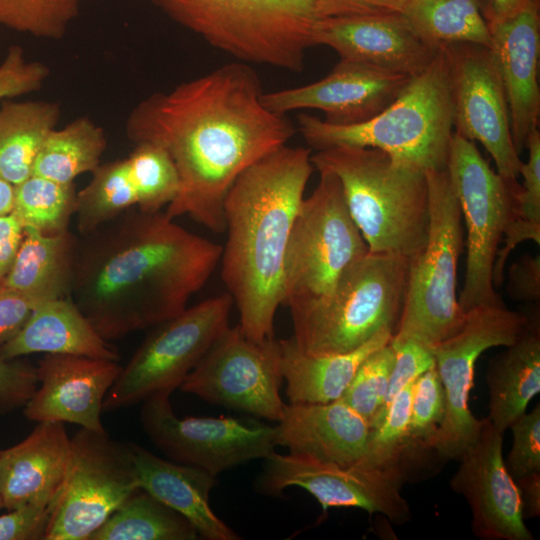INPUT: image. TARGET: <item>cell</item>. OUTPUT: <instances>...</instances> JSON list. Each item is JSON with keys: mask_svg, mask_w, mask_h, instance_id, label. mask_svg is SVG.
<instances>
[{"mask_svg": "<svg viewBox=\"0 0 540 540\" xmlns=\"http://www.w3.org/2000/svg\"><path fill=\"white\" fill-rule=\"evenodd\" d=\"M318 172L335 175L369 252L415 257L429 228L426 171L367 147L335 146L311 155Z\"/></svg>", "mask_w": 540, "mask_h": 540, "instance_id": "obj_4", "label": "cell"}, {"mask_svg": "<svg viewBox=\"0 0 540 540\" xmlns=\"http://www.w3.org/2000/svg\"><path fill=\"white\" fill-rule=\"evenodd\" d=\"M71 438L62 422H39L20 443L0 450V496L6 511L53 507L64 486Z\"/></svg>", "mask_w": 540, "mask_h": 540, "instance_id": "obj_23", "label": "cell"}, {"mask_svg": "<svg viewBox=\"0 0 540 540\" xmlns=\"http://www.w3.org/2000/svg\"><path fill=\"white\" fill-rule=\"evenodd\" d=\"M52 508L24 505L0 515V540H45Z\"/></svg>", "mask_w": 540, "mask_h": 540, "instance_id": "obj_45", "label": "cell"}, {"mask_svg": "<svg viewBox=\"0 0 540 540\" xmlns=\"http://www.w3.org/2000/svg\"><path fill=\"white\" fill-rule=\"evenodd\" d=\"M503 434L488 417L482 419L475 440L459 457L450 480L451 489L462 495L471 511V528L483 540H533L524 522L515 480L502 454Z\"/></svg>", "mask_w": 540, "mask_h": 540, "instance_id": "obj_18", "label": "cell"}, {"mask_svg": "<svg viewBox=\"0 0 540 540\" xmlns=\"http://www.w3.org/2000/svg\"><path fill=\"white\" fill-rule=\"evenodd\" d=\"M426 178L427 241L409 260L404 304L393 336L433 346L456 333L465 319L456 293L464 240L461 209L447 169L426 170Z\"/></svg>", "mask_w": 540, "mask_h": 540, "instance_id": "obj_8", "label": "cell"}, {"mask_svg": "<svg viewBox=\"0 0 540 540\" xmlns=\"http://www.w3.org/2000/svg\"><path fill=\"white\" fill-rule=\"evenodd\" d=\"M446 50L454 133L480 142L497 173L517 179L522 160L513 144L508 103L491 49L463 43Z\"/></svg>", "mask_w": 540, "mask_h": 540, "instance_id": "obj_17", "label": "cell"}, {"mask_svg": "<svg viewBox=\"0 0 540 540\" xmlns=\"http://www.w3.org/2000/svg\"><path fill=\"white\" fill-rule=\"evenodd\" d=\"M298 130L317 151L335 146L376 148L425 171L446 168L454 133L446 47L438 49L429 65L369 120L335 125L303 113Z\"/></svg>", "mask_w": 540, "mask_h": 540, "instance_id": "obj_5", "label": "cell"}, {"mask_svg": "<svg viewBox=\"0 0 540 540\" xmlns=\"http://www.w3.org/2000/svg\"><path fill=\"white\" fill-rule=\"evenodd\" d=\"M377 2L385 10L402 13L408 0H377Z\"/></svg>", "mask_w": 540, "mask_h": 540, "instance_id": "obj_55", "label": "cell"}, {"mask_svg": "<svg viewBox=\"0 0 540 540\" xmlns=\"http://www.w3.org/2000/svg\"><path fill=\"white\" fill-rule=\"evenodd\" d=\"M3 509V505H2V500H1V496H0V510Z\"/></svg>", "mask_w": 540, "mask_h": 540, "instance_id": "obj_56", "label": "cell"}, {"mask_svg": "<svg viewBox=\"0 0 540 540\" xmlns=\"http://www.w3.org/2000/svg\"><path fill=\"white\" fill-rule=\"evenodd\" d=\"M78 237L70 230L45 235L23 228V237L2 286L22 294L37 305L70 298Z\"/></svg>", "mask_w": 540, "mask_h": 540, "instance_id": "obj_29", "label": "cell"}, {"mask_svg": "<svg viewBox=\"0 0 540 540\" xmlns=\"http://www.w3.org/2000/svg\"><path fill=\"white\" fill-rule=\"evenodd\" d=\"M74 183L62 184L39 176H30L15 185L11 214L23 228H33L45 235L69 230L77 211Z\"/></svg>", "mask_w": 540, "mask_h": 540, "instance_id": "obj_35", "label": "cell"}, {"mask_svg": "<svg viewBox=\"0 0 540 540\" xmlns=\"http://www.w3.org/2000/svg\"><path fill=\"white\" fill-rule=\"evenodd\" d=\"M414 381L391 400L380 422L370 429L365 451L357 461L365 466L398 471L406 476L408 455L418 452L409 437V419Z\"/></svg>", "mask_w": 540, "mask_h": 540, "instance_id": "obj_36", "label": "cell"}, {"mask_svg": "<svg viewBox=\"0 0 540 540\" xmlns=\"http://www.w3.org/2000/svg\"><path fill=\"white\" fill-rule=\"evenodd\" d=\"M250 64L233 61L154 92L129 113L125 131L135 145L163 148L179 189L167 217L187 215L214 233L225 232L224 201L248 167L287 145L295 134L286 115L269 110Z\"/></svg>", "mask_w": 540, "mask_h": 540, "instance_id": "obj_1", "label": "cell"}, {"mask_svg": "<svg viewBox=\"0 0 540 540\" xmlns=\"http://www.w3.org/2000/svg\"><path fill=\"white\" fill-rule=\"evenodd\" d=\"M22 237L23 227L13 214L0 216V287L12 266Z\"/></svg>", "mask_w": 540, "mask_h": 540, "instance_id": "obj_50", "label": "cell"}, {"mask_svg": "<svg viewBox=\"0 0 540 540\" xmlns=\"http://www.w3.org/2000/svg\"><path fill=\"white\" fill-rule=\"evenodd\" d=\"M61 118L59 103L13 101L0 104V177L18 185L32 176L38 153Z\"/></svg>", "mask_w": 540, "mask_h": 540, "instance_id": "obj_30", "label": "cell"}, {"mask_svg": "<svg viewBox=\"0 0 540 540\" xmlns=\"http://www.w3.org/2000/svg\"><path fill=\"white\" fill-rule=\"evenodd\" d=\"M410 76L340 58L324 78L307 85L262 94L271 111L286 115L300 109H316L325 121L352 125L377 115L398 96Z\"/></svg>", "mask_w": 540, "mask_h": 540, "instance_id": "obj_19", "label": "cell"}, {"mask_svg": "<svg viewBox=\"0 0 540 540\" xmlns=\"http://www.w3.org/2000/svg\"><path fill=\"white\" fill-rule=\"evenodd\" d=\"M445 410V391L435 364L413 383L409 437L417 451L431 449Z\"/></svg>", "mask_w": 540, "mask_h": 540, "instance_id": "obj_40", "label": "cell"}, {"mask_svg": "<svg viewBox=\"0 0 540 540\" xmlns=\"http://www.w3.org/2000/svg\"><path fill=\"white\" fill-rule=\"evenodd\" d=\"M409 260L368 252L353 261L325 294L287 304L295 346L309 355L351 352L384 328L396 332Z\"/></svg>", "mask_w": 540, "mask_h": 540, "instance_id": "obj_6", "label": "cell"}, {"mask_svg": "<svg viewBox=\"0 0 540 540\" xmlns=\"http://www.w3.org/2000/svg\"><path fill=\"white\" fill-rule=\"evenodd\" d=\"M69 354L118 361L111 348L70 298L38 304L21 331L0 347V357Z\"/></svg>", "mask_w": 540, "mask_h": 540, "instance_id": "obj_26", "label": "cell"}, {"mask_svg": "<svg viewBox=\"0 0 540 540\" xmlns=\"http://www.w3.org/2000/svg\"><path fill=\"white\" fill-rule=\"evenodd\" d=\"M122 370L118 361L44 354L36 366L38 386L23 407L31 421L62 422L105 433V396Z\"/></svg>", "mask_w": 540, "mask_h": 540, "instance_id": "obj_20", "label": "cell"}, {"mask_svg": "<svg viewBox=\"0 0 540 540\" xmlns=\"http://www.w3.org/2000/svg\"><path fill=\"white\" fill-rule=\"evenodd\" d=\"M402 14L418 37L434 50L463 43L490 48L481 0H408Z\"/></svg>", "mask_w": 540, "mask_h": 540, "instance_id": "obj_31", "label": "cell"}, {"mask_svg": "<svg viewBox=\"0 0 540 540\" xmlns=\"http://www.w3.org/2000/svg\"><path fill=\"white\" fill-rule=\"evenodd\" d=\"M321 18L385 11L377 0H311ZM388 11V10H387Z\"/></svg>", "mask_w": 540, "mask_h": 540, "instance_id": "obj_51", "label": "cell"}, {"mask_svg": "<svg viewBox=\"0 0 540 540\" xmlns=\"http://www.w3.org/2000/svg\"><path fill=\"white\" fill-rule=\"evenodd\" d=\"M526 240H531L537 245L540 244V222L532 221L523 216L514 218L506 227L501 242L503 247H499L493 265V284L498 288L504 280V266L509 254L515 247Z\"/></svg>", "mask_w": 540, "mask_h": 540, "instance_id": "obj_49", "label": "cell"}, {"mask_svg": "<svg viewBox=\"0 0 540 540\" xmlns=\"http://www.w3.org/2000/svg\"><path fill=\"white\" fill-rule=\"evenodd\" d=\"M104 130L86 116L64 127L53 129L46 137L34 163L32 175L62 184L74 183L83 173H92L106 150Z\"/></svg>", "mask_w": 540, "mask_h": 540, "instance_id": "obj_32", "label": "cell"}, {"mask_svg": "<svg viewBox=\"0 0 540 540\" xmlns=\"http://www.w3.org/2000/svg\"><path fill=\"white\" fill-rule=\"evenodd\" d=\"M313 44L335 50L340 58L414 76L437 50L425 44L400 12L380 11L318 19Z\"/></svg>", "mask_w": 540, "mask_h": 540, "instance_id": "obj_21", "label": "cell"}, {"mask_svg": "<svg viewBox=\"0 0 540 540\" xmlns=\"http://www.w3.org/2000/svg\"><path fill=\"white\" fill-rule=\"evenodd\" d=\"M79 9L80 0H0V25L36 38L59 40Z\"/></svg>", "mask_w": 540, "mask_h": 540, "instance_id": "obj_37", "label": "cell"}, {"mask_svg": "<svg viewBox=\"0 0 540 540\" xmlns=\"http://www.w3.org/2000/svg\"><path fill=\"white\" fill-rule=\"evenodd\" d=\"M531 0H481V11L487 24L510 19L519 14Z\"/></svg>", "mask_w": 540, "mask_h": 540, "instance_id": "obj_53", "label": "cell"}, {"mask_svg": "<svg viewBox=\"0 0 540 540\" xmlns=\"http://www.w3.org/2000/svg\"><path fill=\"white\" fill-rule=\"evenodd\" d=\"M527 321V313L503 302L476 306L456 333L430 346L446 396L445 416L430 446L440 457L459 459L480 431L482 419L468 404L477 359L489 348L513 344Z\"/></svg>", "mask_w": 540, "mask_h": 540, "instance_id": "obj_13", "label": "cell"}, {"mask_svg": "<svg viewBox=\"0 0 540 540\" xmlns=\"http://www.w3.org/2000/svg\"><path fill=\"white\" fill-rule=\"evenodd\" d=\"M139 487L185 517L207 540L240 537L212 510L209 502L216 475L200 468L162 459L131 443Z\"/></svg>", "mask_w": 540, "mask_h": 540, "instance_id": "obj_25", "label": "cell"}, {"mask_svg": "<svg viewBox=\"0 0 540 540\" xmlns=\"http://www.w3.org/2000/svg\"><path fill=\"white\" fill-rule=\"evenodd\" d=\"M446 169L467 230L464 283L458 297L466 313L476 306L502 302L493 284V265L506 227L521 215V185L495 172L475 142L456 133Z\"/></svg>", "mask_w": 540, "mask_h": 540, "instance_id": "obj_9", "label": "cell"}, {"mask_svg": "<svg viewBox=\"0 0 540 540\" xmlns=\"http://www.w3.org/2000/svg\"><path fill=\"white\" fill-rule=\"evenodd\" d=\"M507 293L522 302L540 300V255H522L508 270Z\"/></svg>", "mask_w": 540, "mask_h": 540, "instance_id": "obj_47", "label": "cell"}, {"mask_svg": "<svg viewBox=\"0 0 540 540\" xmlns=\"http://www.w3.org/2000/svg\"><path fill=\"white\" fill-rule=\"evenodd\" d=\"M49 74L44 63L27 61L21 46H10L0 64V100L38 91Z\"/></svg>", "mask_w": 540, "mask_h": 540, "instance_id": "obj_42", "label": "cell"}, {"mask_svg": "<svg viewBox=\"0 0 540 540\" xmlns=\"http://www.w3.org/2000/svg\"><path fill=\"white\" fill-rule=\"evenodd\" d=\"M141 426L152 444L171 461L213 475L255 459H265L277 444V425L230 417L179 418L169 393L142 402Z\"/></svg>", "mask_w": 540, "mask_h": 540, "instance_id": "obj_15", "label": "cell"}, {"mask_svg": "<svg viewBox=\"0 0 540 540\" xmlns=\"http://www.w3.org/2000/svg\"><path fill=\"white\" fill-rule=\"evenodd\" d=\"M221 253L162 210L132 208L80 235L70 299L103 339H120L183 312Z\"/></svg>", "mask_w": 540, "mask_h": 540, "instance_id": "obj_2", "label": "cell"}, {"mask_svg": "<svg viewBox=\"0 0 540 540\" xmlns=\"http://www.w3.org/2000/svg\"><path fill=\"white\" fill-rule=\"evenodd\" d=\"M36 306L28 297L0 287V347L21 331Z\"/></svg>", "mask_w": 540, "mask_h": 540, "instance_id": "obj_48", "label": "cell"}, {"mask_svg": "<svg viewBox=\"0 0 540 540\" xmlns=\"http://www.w3.org/2000/svg\"><path fill=\"white\" fill-rule=\"evenodd\" d=\"M393 330L384 328L359 348L341 354L309 355L291 338L282 339L281 371L289 403H326L341 399L362 362L388 344Z\"/></svg>", "mask_w": 540, "mask_h": 540, "instance_id": "obj_28", "label": "cell"}, {"mask_svg": "<svg viewBox=\"0 0 540 540\" xmlns=\"http://www.w3.org/2000/svg\"><path fill=\"white\" fill-rule=\"evenodd\" d=\"M38 386L36 366L0 357V414L24 407Z\"/></svg>", "mask_w": 540, "mask_h": 540, "instance_id": "obj_44", "label": "cell"}, {"mask_svg": "<svg viewBox=\"0 0 540 540\" xmlns=\"http://www.w3.org/2000/svg\"><path fill=\"white\" fill-rule=\"evenodd\" d=\"M196 528L142 488L135 490L89 540H196Z\"/></svg>", "mask_w": 540, "mask_h": 540, "instance_id": "obj_33", "label": "cell"}, {"mask_svg": "<svg viewBox=\"0 0 540 540\" xmlns=\"http://www.w3.org/2000/svg\"><path fill=\"white\" fill-rule=\"evenodd\" d=\"M487 26L490 49L508 103L513 144L520 155L529 135L538 128L540 118L539 0H531L512 18Z\"/></svg>", "mask_w": 540, "mask_h": 540, "instance_id": "obj_22", "label": "cell"}, {"mask_svg": "<svg viewBox=\"0 0 540 540\" xmlns=\"http://www.w3.org/2000/svg\"><path fill=\"white\" fill-rule=\"evenodd\" d=\"M143 194L128 157L100 164L77 192V229L86 234L132 208L141 209Z\"/></svg>", "mask_w": 540, "mask_h": 540, "instance_id": "obj_34", "label": "cell"}, {"mask_svg": "<svg viewBox=\"0 0 540 540\" xmlns=\"http://www.w3.org/2000/svg\"><path fill=\"white\" fill-rule=\"evenodd\" d=\"M394 362L390 373L384 413L393 397L407 384L435 365L430 346L414 338L392 337Z\"/></svg>", "mask_w": 540, "mask_h": 540, "instance_id": "obj_43", "label": "cell"}, {"mask_svg": "<svg viewBox=\"0 0 540 540\" xmlns=\"http://www.w3.org/2000/svg\"><path fill=\"white\" fill-rule=\"evenodd\" d=\"M235 61L301 72L319 17L311 0H151Z\"/></svg>", "mask_w": 540, "mask_h": 540, "instance_id": "obj_7", "label": "cell"}, {"mask_svg": "<svg viewBox=\"0 0 540 540\" xmlns=\"http://www.w3.org/2000/svg\"><path fill=\"white\" fill-rule=\"evenodd\" d=\"M226 292L187 307L154 326L107 392L103 411L142 403L157 393L176 388L229 327L233 306Z\"/></svg>", "mask_w": 540, "mask_h": 540, "instance_id": "obj_11", "label": "cell"}, {"mask_svg": "<svg viewBox=\"0 0 540 540\" xmlns=\"http://www.w3.org/2000/svg\"><path fill=\"white\" fill-rule=\"evenodd\" d=\"M513 444L507 455L506 468L513 479L540 472V405L516 419L509 427Z\"/></svg>", "mask_w": 540, "mask_h": 540, "instance_id": "obj_41", "label": "cell"}, {"mask_svg": "<svg viewBox=\"0 0 540 540\" xmlns=\"http://www.w3.org/2000/svg\"><path fill=\"white\" fill-rule=\"evenodd\" d=\"M395 352L391 341L360 365L342 400L362 416L370 429L383 417Z\"/></svg>", "mask_w": 540, "mask_h": 540, "instance_id": "obj_38", "label": "cell"}, {"mask_svg": "<svg viewBox=\"0 0 540 540\" xmlns=\"http://www.w3.org/2000/svg\"><path fill=\"white\" fill-rule=\"evenodd\" d=\"M514 480L519 490L524 519L538 517L540 515V472L527 474Z\"/></svg>", "mask_w": 540, "mask_h": 540, "instance_id": "obj_52", "label": "cell"}, {"mask_svg": "<svg viewBox=\"0 0 540 540\" xmlns=\"http://www.w3.org/2000/svg\"><path fill=\"white\" fill-rule=\"evenodd\" d=\"M528 160L521 163L523 177L520 191V211L524 218L540 222V132L535 129L527 139Z\"/></svg>", "mask_w": 540, "mask_h": 540, "instance_id": "obj_46", "label": "cell"}, {"mask_svg": "<svg viewBox=\"0 0 540 540\" xmlns=\"http://www.w3.org/2000/svg\"><path fill=\"white\" fill-rule=\"evenodd\" d=\"M406 476L359 462L349 465L303 454L273 451L256 480L266 495H278L290 486L309 492L323 507H351L380 513L396 524L411 520L408 501L401 493Z\"/></svg>", "mask_w": 540, "mask_h": 540, "instance_id": "obj_16", "label": "cell"}, {"mask_svg": "<svg viewBox=\"0 0 540 540\" xmlns=\"http://www.w3.org/2000/svg\"><path fill=\"white\" fill-rule=\"evenodd\" d=\"M128 158L143 193L140 210L161 211L175 198L179 189L178 174L170 156L155 144L138 143Z\"/></svg>", "mask_w": 540, "mask_h": 540, "instance_id": "obj_39", "label": "cell"}, {"mask_svg": "<svg viewBox=\"0 0 540 540\" xmlns=\"http://www.w3.org/2000/svg\"><path fill=\"white\" fill-rule=\"evenodd\" d=\"M370 427L342 399L285 404L277 444L290 453L349 465L364 454Z\"/></svg>", "mask_w": 540, "mask_h": 540, "instance_id": "obj_24", "label": "cell"}, {"mask_svg": "<svg viewBox=\"0 0 540 540\" xmlns=\"http://www.w3.org/2000/svg\"><path fill=\"white\" fill-rule=\"evenodd\" d=\"M289 233L283 267V302L327 293L353 261L369 252L347 208L338 178L319 172Z\"/></svg>", "mask_w": 540, "mask_h": 540, "instance_id": "obj_10", "label": "cell"}, {"mask_svg": "<svg viewBox=\"0 0 540 540\" xmlns=\"http://www.w3.org/2000/svg\"><path fill=\"white\" fill-rule=\"evenodd\" d=\"M527 314V324L518 339L487 365V417L502 434L526 412L529 402L540 392L539 310Z\"/></svg>", "mask_w": 540, "mask_h": 540, "instance_id": "obj_27", "label": "cell"}, {"mask_svg": "<svg viewBox=\"0 0 540 540\" xmlns=\"http://www.w3.org/2000/svg\"><path fill=\"white\" fill-rule=\"evenodd\" d=\"M282 380L280 341L274 336L254 341L238 324L218 337L179 389L212 404L279 422L285 406Z\"/></svg>", "mask_w": 540, "mask_h": 540, "instance_id": "obj_14", "label": "cell"}, {"mask_svg": "<svg viewBox=\"0 0 540 540\" xmlns=\"http://www.w3.org/2000/svg\"><path fill=\"white\" fill-rule=\"evenodd\" d=\"M15 186L0 177V216L11 214L14 204Z\"/></svg>", "mask_w": 540, "mask_h": 540, "instance_id": "obj_54", "label": "cell"}, {"mask_svg": "<svg viewBox=\"0 0 540 540\" xmlns=\"http://www.w3.org/2000/svg\"><path fill=\"white\" fill-rule=\"evenodd\" d=\"M313 170L310 148L284 145L242 172L226 195L221 279L254 341L274 336L287 241Z\"/></svg>", "mask_w": 540, "mask_h": 540, "instance_id": "obj_3", "label": "cell"}, {"mask_svg": "<svg viewBox=\"0 0 540 540\" xmlns=\"http://www.w3.org/2000/svg\"><path fill=\"white\" fill-rule=\"evenodd\" d=\"M138 488L131 445L80 428L71 437L67 477L45 540H89Z\"/></svg>", "mask_w": 540, "mask_h": 540, "instance_id": "obj_12", "label": "cell"}]
</instances>
